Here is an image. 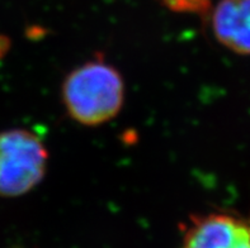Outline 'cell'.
Returning a JSON list of instances; mask_svg holds the SVG:
<instances>
[{
    "label": "cell",
    "instance_id": "6da1fadb",
    "mask_svg": "<svg viewBox=\"0 0 250 248\" xmlns=\"http://www.w3.org/2000/svg\"><path fill=\"white\" fill-rule=\"evenodd\" d=\"M61 99L74 122L85 127L102 126L114 119L124 107V77L113 65L97 57L67 74Z\"/></svg>",
    "mask_w": 250,
    "mask_h": 248
},
{
    "label": "cell",
    "instance_id": "7a4b0ae2",
    "mask_svg": "<svg viewBox=\"0 0 250 248\" xmlns=\"http://www.w3.org/2000/svg\"><path fill=\"white\" fill-rule=\"evenodd\" d=\"M47 148L36 133L14 128L0 132V196L32 191L46 175Z\"/></svg>",
    "mask_w": 250,
    "mask_h": 248
},
{
    "label": "cell",
    "instance_id": "3957f363",
    "mask_svg": "<svg viewBox=\"0 0 250 248\" xmlns=\"http://www.w3.org/2000/svg\"><path fill=\"white\" fill-rule=\"evenodd\" d=\"M179 248H250V223L224 213L192 215Z\"/></svg>",
    "mask_w": 250,
    "mask_h": 248
},
{
    "label": "cell",
    "instance_id": "277c9868",
    "mask_svg": "<svg viewBox=\"0 0 250 248\" xmlns=\"http://www.w3.org/2000/svg\"><path fill=\"white\" fill-rule=\"evenodd\" d=\"M217 41L239 55H250V0H222L212 13Z\"/></svg>",
    "mask_w": 250,
    "mask_h": 248
},
{
    "label": "cell",
    "instance_id": "5b68a950",
    "mask_svg": "<svg viewBox=\"0 0 250 248\" xmlns=\"http://www.w3.org/2000/svg\"><path fill=\"white\" fill-rule=\"evenodd\" d=\"M169 10L187 14H206L211 8V0H162Z\"/></svg>",
    "mask_w": 250,
    "mask_h": 248
}]
</instances>
